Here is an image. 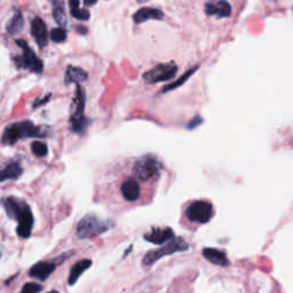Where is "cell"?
<instances>
[{"label": "cell", "instance_id": "cell-6", "mask_svg": "<svg viewBox=\"0 0 293 293\" xmlns=\"http://www.w3.org/2000/svg\"><path fill=\"white\" fill-rule=\"evenodd\" d=\"M161 171V163L153 155H145L134 162L133 174L139 180L147 181L158 174Z\"/></svg>", "mask_w": 293, "mask_h": 293}, {"label": "cell", "instance_id": "cell-26", "mask_svg": "<svg viewBox=\"0 0 293 293\" xmlns=\"http://www.w3.org/2000/svg\"><path fill=\"white\" fill-rule=\"evenodd\" d=\"M43 290V286L37 284V283H33V282H30L27 283V284H24L22 290L19 293H39L42 292Z\"/></svg>", "mask_w": 293, "mask_h": 293}, {"label": "cell", "instance_id": "cell-16", "mask_svg": "<svg viewBox=\"0 0 293 293\" xmlns=\"http://www.w3.org/2000/svg\"><path fill=\"white\" fill-rule=\"evenodd\" d=\"M23 168L17 162H11L0 167V182L7 180H16L22 175Z\"/></svg>", "mask_w": 293, "mask_h": 293}, {"label": "cell", "instance_id": "cell-25", "mask_svg": "<svg viewBox=\"0 0 293 293\" xmlns=\"http://www.w3.org/2000/svg\"><path fill=\"white\" fill-rule=\"evenodd\" d=\"M67 37H68V33H67V30L64 28H56V29H53L51 31V39L54 43H63L67 41Z\"/></svg>", "mask_w": 293, "mask_h": 293}, {"label": "cell", "instance_id": "cell-15", "mask_svg": "<svg viewBox=\"0 0 293 293\" xmlns=\"http://www.w3.org/2000/svg\"><path fill=\"white\" fill-rule=\"evenodd\" d=\"M164 18V13L161 9L151 8V7H143L139 9L136 13L133 15V21L135 23H143L150 19H156V21H162Z\"/></svg>", "mask_w": 293, "mask_h": 293}, {"label": "cell", "instance_id": "cell-19", "mask_svg": "<svg viewBox=\"0 0 293 293\" xmlns=\"http://www.w3.org/2000/svg\"><path fill=\"white\" fill-rule=\"evenodd\" d=\"M87 78H88L87 72L85 70H83L82 68L69 66L67 68L64 83H66V85H69V84H71V83L79 84V83L85 82Z\"/></svg>", "mask_w": 293, "mask_h": 293}, {"label": "cell", "instance_id": "cell-5", "mask_svg": "<svg viewBox=\"0 0 293 293\" xmlns=\"http://www.w3.org/2000/svg\"><path fill=\"white\" fill-rule=\"evenodd\" d=\"M189 249V244L183 240V238H173L170 242H167V244L163 245L160 249L149 251L147 255L143 257L142 264L145 266H151L157 262L163 257L174 255L178 252H185Z\"/></svg>", "mask_w": 293, "mask_h": 293}, {"label": "cell", "instance_id": "cell-11", "mask_svg": "<svg viewBox=\"0 0 293 293\" xmlns=\"http://www.w3.org/2000/svg\"><path fill=\"white\" fill-rule=\"evenodd\" d=\"M175 237L174 231H173L171 228L165 227V228H152V229L147 232V234L143 236V238L147 242H150L152 244H165V243L170 242L171 240Z\"/></svg>", "mask_w": 293, "mask_h": 293}, {"label": "cell", "instance_id": "cell-32", "mask_svg": "<svg viewBox=\"0 0 293 293\" xmlns=\"http://www.w3.org/2000/svg\"><path fill=\"white\" fill-rule=\"evenodd\" d=\"M138 2H139V3H142V2H143V0H138Z\"/></svg>", "mask_w": 293, "mask_h": 293}, {"label": "cell", "instance_id": "cell-13", "mask_svg": "<svg viewBox=\"0 0 293 293\" xmlns=\"http://www.w3.org/2000/svg\"><path fill=\"white\" fill-rule=\"evenodd\" d=\"M31 34L34 38V41L38 44V46L44 48L47 46L48 43V34H47V28L46 24L41 17H36L32 19L31 22Z\"/></svg>", "mask_w": 293, "mask_h": 293}, {"label": "cell", "instance_id": "cell-4", "mask_svg": "<svg viewBox=\"0 0 293 293\" xmlns=\"http://www.w3.org/2000/svg\"><path fill=\"white\" fill-rule=\"evenodd\" d=\"M110 221L103 220L95 214H87L78 222L77 236L82 240L96 237L110 229Z\"/></svg>", "mask_w": 293, "mask_h": 293}, {"label": "cell", "instance_id": "cell-28", "mask_svg": "<svg viewBox=\"0 0 293 293\" xmlns=\"http://www.w3.org/2000/svg\"><path fill=\"white\" fill-rule=\"evenodd\" d=\"M49 97H51V94H48V95L45 97V99H43V100H39V102H36L33 104V107L36 108V107H39L41 106V104H43V103H46L48 100H49Z\"/></svg>", "mask_w": 293, "mask_h": 293}, {"label": "cell", "instance_id": "cell-22", "mask_svg": "<svg viewBox=\"0 0 293 293\" xmlns=\"http://www.w3.org/2000/svg\"><path fill=\"white\" fill-rule=\"evenodd\" d=\"M79 0H70L69 2V6H70V14L74 18L81 19V21H88L91 17V13L86 9H81L79 7Z\"/></svg>", "mask_w": 293, "mask_h": 293}, {"label": "cell", "instance_id": "cell-17", "mask_svg": "<svg viewBox=\"0 0 293 293\" xmlns=\"http://www.w3.org/2000/svg\"><path fill=\"white\" fill-rule=\"evenodd\" d=\"M202 253L203 257H204L207 261H210L211 264H214L218 266L229 265V260H228L227 255L221 250L213 249V247H205Z\"/></svg>", "mask_w": 293, "mask_h": 293}, {"label": "cell", "instance_id": "cell-30", "mask_svg": "<svg viewBox=\"0 0 293 293\" xmlns=\"http://www.w3.org/2000/svg\"><path fill=\"white\" fill-rule=\"evenodd\" d=\"M99 0H84V4L86 5V6H93V5H95Z\"/></svg>", "mask_w": 293, "mask_h": 293}, {"label": "cell", "instance_id": "cell-14", "mask_svg": "<svg viewBox=\"0 0 293 293\" xmlns=\"http://www.w3.org/2000/svg\"><path fill=\"white\" fill-rule=\"evenodd\" d=\"M122 196L125 198L127 202H135L139 200L141 193L140 186L134 178H128L122 183L121 186Z\"/></svg>", "mask_w": 293, "mask_h": 293}, {"label": "cell", "instance_id": "cell-10", "mask_svg": "<svg viewBox=\"0 0 293 293\" xmlns=\"http://www.w3.org/2000/svg\"><path fill=\"white\" fill-rule=\"evenodd\" d=\"M205 13L207 16L229 17L231 15V6L227 0H211L205 4Z\"/></svg>", "mask_w": 293, "mask_h": 293}, {"label": "cell", "instance_id": "cell-18", "mask_svg": "<svg viewBox=\"0 0 293 293\" xmlns=\"http://www.w3.org/2000/svg\"><path fill=\"white\" fill-rule=\"evenodd\" d=\"M92 264L93 261L91 259H83L77 261L70 269V274H69V279H68L69 285L76 284L77 281L79 280V277L83 275V272H85V270H87L88 268L92 266Z\"/></svg>", "mask_w": 293, "mask_h": 293}, {"label": "cell", "instance_id": "cell-2", "mask_svg": "<svg viewBox=\"0 0 293 293\" xmlns=\"http://www.w3.org/2000/svg\"><path fill=\"white\" fill-rule=\"evenodd\" d=\"M48 134V127L36 126L32 122L24 121L11 124V125L5 128L2 136V142L4 145H14L21 139L45 138Z\"/></svg>", "mask_w": 293, "mask_h": 293}, {"label": "cell", "instance_id": "cell-3", "mask_svg": "<svg viewBox=\"0 0 293 293\" xmlns=\"http://www.w3.org/2000/svg\"><path fill=\"white\" fill-rule=\"evenodd\" d=\"M85 104H86V95L85 91L83 87L77 84L76 88V95L73 97L72 101V109H71V130L76 134L82 135L86 132V128L89 125V121L84 115L85 111Z\"/></svg>", "mask_w": 293, "mask_h": 293}, {"label": "cell", "instance_id": "cell-27", "mask_svg": "<svg viewBox=\"0 0 293 293\" xmlns=\"http://www.w3.org/2000/svg\"><path fill=\"white\" fill-rule=\"evenodd\" d=\"M202 123H203V119H202L201 117L196 116L189 124H188V128H189V130H191V128H195V127H197L198 125H201Z\"/></svg>", "mask_w": 293, "mask_h": 293}, {"label": "cell", "instance_id": "cell-20", "mask_svg": "<svg viewBox=\"0 0 293 293\" xmlns=\"http://www.w3.org/2000/svg\"><path fill=\"white\" fill-rule=\"evenodd\" d=\"M53 8V17L55 22L61 28L67 26V18H66V9H64V2L63 0H49Z\"/></svg>", "mask_w": 293, "mask_h": 293}, {"label": "cell", "instance_id": "cell-23", "mask_svg": "<svg viewBox=\"0 0 293 293\" xmlns=\"http://www.w3.org/2000/svg\"><path fill=\"white\" fill-rule=\"evenodd\" d=\"M198 70V67H195V68H192V69H190V70H188L185 74H182V76L178 79V81H175L174 83H172V84H170V85H167V86H165L163 88V93H166V92H170V91H172V89H174V88H178L179 86H181V85H183V84H185L188 79H189L193 73H195L196 71Z\"/></svg>", "mask_w": 293, "mask_h": 293}, {"label": "cell", "instance_id": "cell-12", "mask_svg": "<svg viewBox=\"0 0 293 293\" xmlns=\"http://www.w3.org/2000/svg\"><path fill=\"white\" fill-rule=\"evenodd\" d=\"M56 268V264L53 261H41L30 268L29 275L32 279L39 281H46L51 276Z\"/></svg>", "mask_w": 293, "mask_h": 293}, {"label": "cell", "instance_id": "cell-7", "mask_svg": "<svg viewBox=\"0 0 293 293\" xmlns=\"http://www.w3.org/2000/svg\"><path fill=\"white\" fill-rule=\"evenodd\" d=\"M16 44L23 51V54L21 56L14 58L16 66L18 68L28 69V70L32 72L42 73L44 71V63L41 58L37 57V55L34 54L32 49L29 47L28 43L26 41H17Z\"/></svg>", "mask_w": 293, "mask_h": 293}, {"label": "cell", "instance_id": "cell-21", "mask_svg": "<svg viewBox=\"0 0 293 293\" xmlns=\"http://www.w3.org/2000/svg\"><path fill=\"white\" fill-rule=\"evenodd\" d=\"M23 27H24L23 15L21 12L17 11L7 24V32L9 34H12V36H15V34H17L22 31Z\"/></svg>", "mask_w": 293, "mask_h": 293}, {"label": "cell", "instance_id": "cell-24", "mask_svg": "<svg viewBox=\"0 0 293 293\" xmlns=\"http://www.w3.org/2000/svg\"><path fill=\"white\" fill-rule=\"evenodd\" d=\"M31 150L33 152L34 156L37 157H45L48 152V147L46 143H44L42 141H34L31 145Z\"/></svg>", "mask_w": 293, "mask_h": 293}, {"label": "cell", "instance_id": "cell-9", "mask_svg": "<svg viewBox=\"0 0 293 293\" xmlns=\"http://www.w3.org/2000/svg\"><path fill=\"white\" fill-rule=\"evenodd\" d=\"M213 216V206L210 203L205 201H196L187 207L186 217L191 222L201 223L204 225L212 219Z\"/></svg>", "mask_w": 293, "mask_h": 293}, {"label": "cell", "instance_id": "cell-1", "mask_svg": "<svg viewBox=\"0 0 293 293\" xmlns=\"http://www.w3.org/2000/svg\"><path fill=\"white\" fill-rule=\"evenodd\" d=\"M2 204L5 212L13 220L17 221L16 232L19 237L28 238L32 232L33 228V214L30 206L26 202L17 200L16 197L9 196L4 198Z\"/></svg>", "mask_w": 293, "mask_h": 293}, {"label": "cell", "instance_id": "cell-29", "mask_svg": "<svg viewBox=\"0 0 293 293\" xmlns=\"http://www.w3.org/2000/svg\"><path fill=\"white\" fill-rule=\"evenodd\" d=\"M77 32L81 33V34H87L88 30L86 27H83V26H78L77 27Z\"/></svg>", "mask_w": 293, "mask_h": 293}, {"label": "cell", "instance_id": "cell-31", "mask_svg": "<svg viewBox=\"0 0 293 293\" xmlns=\"http://www.w3.org/2000/svg\"><path fill=\"white\" fill-rule=\"evenodd\" d=\"M48 293H58L57 291H55V290H53V291H49Z\"/></svg>", "mask_w": 293, "mask_h": 293}, {"label": "cell", "instance_id": "cell-8", "mask_svg": "<svg viewBox=\"0 0 293 293\" xmlns=\"http://www.w3.org/2000/svg\"><path fill=\"white\" fill-rule=\"evenodd\" d=\"M178 72V67L174 62L158 64L151 70L143 73V81L148 84H156L170 81Z\"/></svg>", "mask_w": 293, "mask_h": 293}]
</instances>
